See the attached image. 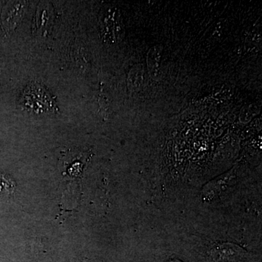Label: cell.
Instances as JSON below:
<instances>
[{
    "label": "cell",
    "mask_w": 262,
    "mask_h": 262,
    "mask_svg": "<svg viewBox=\"0 0 262 262\" xmlns=\"http://www.w3.org/2000/svg\"><path fill=\"white\" fill-rule=\"evenodd\" d=\"M24 97V106L37 113H52L54 110L53 102L49 93L39 85L29 86Z\"/></svg>",
    "instance_id": "cell-1"
},
{
    "label": "cell",
    "mask_w": 262,
    "mask_h": 262,
    "mask_svg": "<svg viewBox=\"0 0 262 262\" xmlns=\"http://www.w3.org/2000/svg\"><path fill=\"white\" fill-rule=\"evenodd\" d=\"M168 262H182V261H179V260H177V259H173V260H170V261H168Z\"/></svg>",
    "instance_id": "cell-4"
},
{
    "label": "cell",
    "mask_w": 262,
    "mask_h": 262,
    "mask_svg": "<svg viewBox=\"0 0 262 262\" xmlns=\"http://www.w3.org/2000/svg\"><path fill=\"white\" fill-rule=\"evenodd\" d=\"M15 183L8 176L0 173V192L12 194L15 190Z\"/></svg>",
    "instance_id": "cell-3"
},
{
    "label": "cell",
    "mask_w": 262,
    "mask_h": 262,
    "mask_svg": "<svg viewBox=\"0 0 262 262\" xmlns=\"http://www.w3.org/2000/svg\"><path fill=\"white\" fill-rule=\"evenodd\" d=\"M246 253L243 248L232 244L217 245L211 251L212 258L219 261H239L244 257Z\"/></svg>",
    "instance_id": "cell-2"
}]
</instances>
